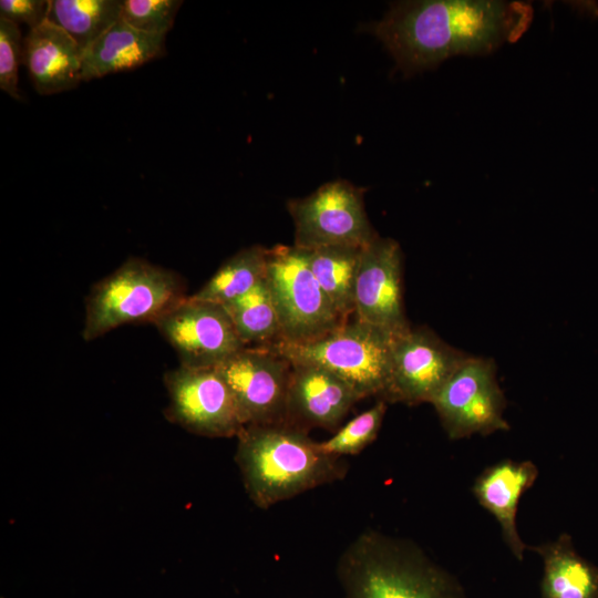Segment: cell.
<instances>
[{
  "label": "cell",
  "mask_w": 598,
  "mask_h": 598,
  "mask_svg": "<svg viewBox=\"0 0 598 598\" xmlns=\"http://www.w3.org/2000/svg\"><path fill=\"white\" fill-rule=\"evenodd\" d=\"M533 9L518 1H402L368 28L406 75L456 54H485L514 42L530 24Z\"/></svg>",
  "instance_id": "obj_1"
},
{
  "label": "cell",
  "mask_w": 598,
  "mask_h": 598,
  "mask_svg": "<svg viewBox=\"0 0 598 598\" xmlns=\"http://www.w3.org/2000/svg\"><path fill=\"white\" fill-rule=\"evenodd\" d=\"M235 461L249 498L262 509L340 481L348 472L343 457L326 454L308 432L285 423L245 425Z\"/></svg>",
  "instance_id": "obj_2"
},
{
  "label": "cell",
  "mask_w": 598,
  "mask_h": 598,
  "mask_svg": "<svg viewBox=\"0 0 598 598\" xmlns=\"http://www.w3.org/2000/svg\"><path fill=\"white\" fill-rule=\"evenodd\" d=\"M342 598H467L458 580L411 540L367 529L341 554Z\"/></svg>",
  "instance_id": "obj_3"
},
{
  "label": "cell",
  "mask_w": 598,
  "mask_h": 598,
  "mask_svg": "<svg viewBox=\"0 0 598 598\" xmlns=\"http://www.w3.org/2000/svg\"><path fill=\"white\" fill-rule=\"evenodd\" d=\"M186 297L178 274L131 257L90 290L82 337L91 341L123 324L154 323Z\"/></svg>",
  "instance_id": "obj_4"
},
{
  "label": "cell",
  "mask_w": 598,
  "mask_h": 598,
  "mask_svg": "<svg viewBox=\"0 0 598 598\" xmlns=\"http://www.w3.org/2000/svg\"><path fill=\"white\" fill-rule=\"evenodd\" d=\"M393 336L354 315L326 334L303 343L272 346L292 362L322 367L347 382L361 399L383 393Z\"/></svg>",
  "instance_id": "obj_5"
},
{
  "label": "cell",
  "mask_w": 598,
  "mask_h": 598,
  "mask_svg": "<svg viewBox=\"0 0 598 598\" xmlns=\"http://www.w3.org/2000/svg\"><path fill=\"white\" fill-rule=\"evenodd\" d=\"M265 281L278 315L280 342H308L346 321L312 274L307 249L295 245L268 249Z\"/></svg>",
  "instance_id": "obj_6"
},
{
  "label": "cell",
  "mask_w": 598,
  "mask_h": 598,
  "mask_svg": "<svg viewBox=\"0 0 598 598\" xmlns=\"http://www.w3.org/2000/svg\"><path fill=\"white\" fill-rule=\"evenodd\" d=\"M363 189L338 179L321 185L305 198L290 199L287 208L295 224V246L363 247L378 236L364 208Z\"/></svg>",
  "instance_id": "obj_7"
},
{
  "label": "cell",
  "mask_w": 598,
  "mask_h": 598,
  "mask_svg": "<svg viewBox=\"0 0 598 598\" xmlns=\"http://www.w3.org/2000/svg\"><path fill=\"white\" fill-rule=\"evenodd\" d=\"M451 440L507 431L506 401L491 359L467 358L431 403Z\"/></svg>",
  "instance_id": "obj_8"
},
{
  "label": "cell",
  "mask_w": 598,
  "mask_h": 598,
  "mask_svg": "<svg viewBox=\"0 0 598 598\" xmlns=\"http://www.w3.org/2000/svg\"><path fill=\"white\" fill-rule=\"evenodd\" d=\"M467 355L427 327H411L392 337L389 379L378 400L388 404L432 403Z\"/></svg>",
  "instance_id": "obj_9"
},
{
  "label": "cell",
  "mask_w": 598,
  "mask_h": 598,
  "mask_svg": "<svg viewBox=\"0 0 598 598\" xmlns=\"http://www.w3.org/2000/svg\"><path fill=\"white\" fill-rule=\"evenodd\" d=\"M167 421L206 437H233L245 424L235 398L216 369L179 365L164 375Z\"/></svg>",
  "instance_id": "obj_10"
},
{
  "label": "cell",
  "mask_w": 598,
  "mask_h": 598,
  "mask_svg": "<svg viewBox=\"0 0 598 598\" xmlns=\"http://www.w3.org/2000/svg\"><path fill=\"white\" fill-rule=\"evenodd\" d=\"M245 425L285 423L291 361L274 347H244L217 365Z\"/></svg>",
  "instance_id": "obj_11"
},
{
  "label": "cell",
  "mask_w": 598,
  "mask_h": 598,
  "mask_svg": "<svg viewBox=\"0 0 598 598\" xmlns=\"http://www.w3.org/2000/svg\"><path fill=\"white\" fill-rule=\"evenodd\" d=\"M153 324L189 369H215L245 347L223 305L190 296Z\"/></svg>",
  "instance_id": "obj_12"
},
{
  "label": "cell",
  "mask_w": 598,
  "mask_h": 598,
  "mask_svg": "<svg viewBox=\"0 0 598 598\" xmlns=\"http://www.w3.org/2000/svg\"><path fill=\"white\" fill-rule=\"evenodd\" d=\"M402 270L403 254L396 240L378 235L363 247L353 315L390 336L411 328L404 311Z\"/></svg>",
  "instance_id": "obj_13"
},
{
  "label": "cell",
  "mask_w": 598,
  "mask_h": 598,
  "mask_svg": "<svg viewBox=\"0 0 598 598\" xmlns=\"http://www.w3.org/2000/svg\"><path fill=\"white\" fill-rule=\"evenodd\" d=\"M291 363L285 424L308 433L313 427L336 431L361 396L322 367Z\"/></svg>",
  "instance_id": "obj_14"
},
{
  "label": "cell",
  "mask_w": 598,
  "mask_h": 598,
  "mask_svg": "<svg viewBox=\"0 0 598 598\" xmlns=\"http://www.w3.org/2000/svg\"><path fill=\"white\" fill-rule=\"evenodd\" d=\"M83 50L48 20L23 39L22 63L35 91L50 95L69 91L82 81Z\"/></svg>",
  "instance_id": "obj_15"
},
{
  "label": "cell",
  "mask_w": 598,
  "mask_h": 598,
  "mask_svg": "<svg viewBox=\"0 0 598 598\" xmlns=\"http://www.w3.org/2000/svg\"><path fill=\"white\" fill-rule=\"evenodd\" d=\"M538 473V467L532 461L507 458L484 468L472 486L478 504L496 518L503 540L518 560H523L528 546L517 532V508L523 494L536 482Z\"/></svg>",
  "instance_id": "obj_16"
},
{
  "label": "cell",
  "mask_w": 598,
  "mask_h": 598,
  "mask_svg": "<svg viewBox=\"0 0 598 598\" xmlns=\"http://www.w3.org/2000/svg\"><path fill=\"white\" fill-rule=\"evenodd\" d=\"M165 54V38L118 20L83 51L82 81L138 68Z\"/></svg>",
  "instance_id": "obj_17"
},
{
  "label": "cell",
  "mask_w": 598,
  "mask_h": 598,
  "mask_svg": "<svg viewBox=\"0 0 598 598\" xmlns=\"http://www.w3.org/2000/svg\"><path fill=\"white\" fill-rule=\"evenodd\" d=\"M527 549L543 559L539 598H598V566L578 554L569 534Z\"/></svg>",
  "instance_id": "obj_18"
},
{
  "label": "cell",
  "mask_w": 598,
  "mask_h": 598,
  "mask_svg": "<svg viewBox=\"0 0 598 598\" xmlns=\"http://www.w3.org/2000/svg\"><path fill=\"white\" fill-rule=\"evenodd\" d=\"M363 247L341 245L307 249L312 274L344 320L354 313L355 283Z\"/></svg>",
  "instance_id": "obj_19"
},
{
  "label": "cell",
  "mask_w": 598,
  "mask_h": 598,
  "mask_svg": "<svg viewBox=\"0 0 598 598\" xmlns=\"http://www.w3.org/2000/svg\"><path fill=\"white\" fill-rule=\"evenodd\" d=\"M268 248L252 245L229 257L190 297L226 305L251 290L265 278Z\"/></svg>",
  "instance_id": "obj_20"
},
{
  "label": "cell",
  "mask_w": 598,
  "mask_h": 598,
  "mask_svg": "<svg viewBox=\"0 0 598 598\" xmlns=\"http://www.w3.org/2000/svg\"><path fill=\"white\" fill-rule=\"evenodd\" d=\"M223 306L245 347H272L281 341L278 315L265 278Z\"/></svg>",
  "instance_id": "obj_21"
},
{
  "label": "cell",
  "mask_w": 598,
  "mask_h": 598,
  "mask_svg": "<svg viewBox=\"0 0 598 598\" xmlns=\"http://www.w3.org/2000/svg\"><path fill=\"white\" fill-rule=\"evenodd\" d=\"M122 4L120 0H51L47 20L84 51L120 20Z\"/></svg>",
  "instance_id": "obj_22"
},
{
  "label": "cell",
  "mask_w": 598,
  "mask_h": 598,
  "mask_svg": "<svg viewBox=\"0 0 598 598\" xmlns=\"http://www.w3.org/2000/svg\"><path fill=\"white\" fill-rule=\"evenodd\" d=\"M386 408L385 401L378 400L372 408L341 426L330 439L319 442L320 448L337 457L360 454L377 439Z\"/></svg>",
  "instance_id": "obj_23"
},
{
  "label": "cell",
  "mask_w": 598,
  "mask_h": 598,
  "mask_svg": "<svg viewBox=\"0 0 598 598\" xmlns=\"http://www.w3.org/2000/svg\"><path fill=\"white\" fill-rule=\"evenodd\" d=\"M182 3L181 0H124L120 20L143 33L165 38Z\"/></svg>",
  "instance_id": "obj_24"
},
{
  "label": "cell",
  "mask_w": 598,
  "mask_h": 598,
  "mask_svg": "<svg viewBox=\"0 0 598 598\" xmlns=\"http://www.w3.org/2000/svg\"><path fill=\"white\" fill-rule=\"evenodd\" d=\"M23 39L18 24L0 18V89L20 100L19 66L22 63Z\"/></svg>",
  "instance_id": "obj_25"
},
{
  "label": "cell",
  "mask_w": 598,
  "mask_h": 598,
  "mask_svg": "<svg viewBox=\"0 0 598 598\" xmlns=\"http://www.w3.org/2000/svg\"><path fill=\"white\" fill-rule=\"evenodd\" d=\"M50 4L51 0H1L0 18L32 30L47 21Z\"/></svg>",
  "instance_id": "obj_26"
}]
</instances>
